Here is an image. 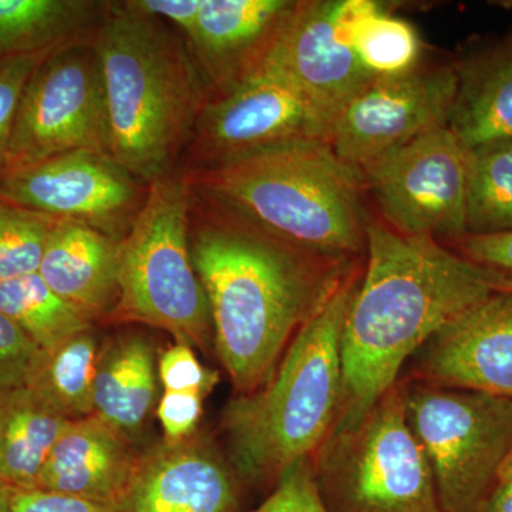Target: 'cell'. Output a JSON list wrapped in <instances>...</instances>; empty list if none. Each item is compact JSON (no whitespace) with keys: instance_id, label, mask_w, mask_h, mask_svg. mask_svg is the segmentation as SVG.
I'll return each mask as SVG.
<instances>
[{"instance_id":"obj_13","label":"cell","mask_w":512,"mask_h":512,"mask_svg":"<svg viewBox=\"0 0 512 512\" xmlns=\"http://www.w3.org/2000/svg\"><path fill=\"white\" fill-rule=\"evenodd\" d=\"M141 184L110 154L79 150L0 175V197L123 241L146 202Z\"/></svg>"},{"instance_id":"obj_16","label":"cell","mask_w":512,"mask_h":512,"mask_svg":"<svg viewBox=\"0 0 512 512\" xmlns=\"http://www.w3.org/2000/svg\"><path fill=\"white\" fill-rule=\"evenodd\" d=\"M119 507L124 512H234L237 488L215 451L187 439L138 458Z\"/></svg>"},{"instance_id":"obj_26","label":"cell","mask_w":512,"mask_h":512,"mask_svg":"<svg viewBox=\"0 0 512 512\" xmlns=\"http://www.w3.org/2000/svg\"><path fill=\"white\" fill-rule=\"evenodd\" d=\"M512 232V140L468 151L467 235Z\"/></svg>"},{"instance_id":"obj_28","label":"cell","mask_w":512,"mask_h":512,"mask_svg":"<svg viewBox=\"0 0 512 512\" xmlns=\"http://www.w3.org/2000/svg\"><path fill=\"white\" fill-rule=\"evenodd\" d=\"M56 218L26 210L0 197V281L39 271Z\"/></svg>"},{"instance_id":"obj_3","label":"cell","mask_w":512,"mask_h":512,"mask_svg":"<svg viewBox=\"0 0 512 512\" xmlns=\"http://www.w3.org/2000/svg\"><path fill=\"white\" fill-rule=\"evenodd\" d=\"M109 120L110 156L141 184L173 173L212 89L190 47L160 19L107 3L93 33Z\"/></svg>"},{"instance_id":"obj_9","label":"cell","mask_w":512,"mask_h":512,"mask_svg":"<svg viewBox=\"0 0 512 512\" xmlns=\"http://www.w3.org/2000/svg\"><path fill=\"white\" fill-rule=\"evenodd\" d=\"M93 33L57 47L36 67L20 101L3 174L70 151L110 154L103 69Z\"/></svg>"},{"instance_id":"obj_30","label":"cell","mask_w":512,"mask_h":512,"mask_svg":"<svg viewBox=\"0 0 512 512\" xmlns=\"http://www.w3.org/2000/svg\"><path fill=\"white\" fill-rule=\"evenodd\" d=\"M42 355L43 350L0 312V399L28 386Z\"/></svg>"},{"instance_id":"obj_36","label":"cell","mask_w":512,"mask_h":512,"mask_svg":"<svg viewBox=\"0 0 512 512\" xmlns=\"http://www.w3.org/2000/svg\"><path fill=\"white\" fill-rule=\"evenodd\" d=\"M382 6L375 0H340L332 3L330 23L340 45L353 49L363 28L377 15Z\"/></svg>"},{"instance_id":"obj_5","label":"cell","mask_w":512,"mask_h":512,"mask_svg":"<svg viewBox=\"0 0 512 512\" xmlns=\"http://www.w3.org/2000/svg\"><path fill=\"white\" fill-rule=\"evenodd\" d=\"M212 200L299 251L356 261L366 251L365 178L325 141L271 148L200 171Z\"/></svg>"},{"instance_id":"obj_10","label":"cell","mask_w":512,"mask_h":512,"mask_svg":"<svg viewBox=\"0 0 512 512\" xmlns=\"http://www.w3.org/2000/svg\"><path fill=\"white\" fill-rule=\"evenodd\" d=\"M308 140L325 141L318 117L291 77L266 55L237 83L212 94L191 143L205 171Z\"/></svg>"},{"instance_id":"obj_38","label":"cell","mask_w":512,"mask_h":512,"mask_svg":"<svg viewBox=\"0 0 512 512\" xmlns=\"http://www.w3.org/2000/svg\"><path fill=\"white\" fill-rule=\"evenodd\" d=\"M481 512H512V484H495Z\"/></svg>"},{"instance_id":"obj_32","label":"cell","mask_w":512,"mask_h":512,"mask_svg":"<svg viewBox=\"0 0 512 512\" xmlns=\"http://www.w3.org/2000/svg\"><path fill=\"white\" fill-rule=\"evenodd\" d=\"M158 377L165 392H194L204 396L218 383L217 373L202 366L192 346L185 342L175 343L161 355Z\"/></svg>"},{"instance_id":"obj_22","label":"cell","mask_w":512,"mask_h":512,"mask_svg":"<svg viewBox=\"0 0 512 512\" xmlns=\"http://www.w3.org/2000/svg\"><path fill=\"white\" fill-rule=\"evenodd\" d=\"M72 420L30 387L0 399V478L13 490H36L53 448Z\"/></svg>"},{"instance_id":"obj_11","label":"cell","mask_w":512,"mask_h":512,"mask_svg":"<svg viewBox=\"0 0 512 512\" xmlns=\"http://www.w3.org/2000/svg\"><path fill=\"white\" fill-rule=\"evenodd\" d=\"M384 222L409 235H467L468 150L448 126L434 128L362 173Z\"/></svg>"},{"instance_id":"obj_20","label":"cell","mask_w":512,"mask_h":512,"mask_svg":"<svg viewBox=\"0 0 512 512\" xmlns=\"http://www.w3.org/2000/svg\"><path fill=\"white\" fill-rule=\"evenodd\" d=\"M448 128L468 151L512 140V36L457 66Z\"/></svg>"},{"instance_id":"obj_35","label":"cell","mask_w":512,"mask_h":512,"mask_svg":"<svg viewBox=\"0 0 512 512\" xmlns=\"http://www.w3.org/2000/svg\"><path fill=\"white\" fill-rule=\"evenodd\" d=\"M10 512H124L119 505L96 503L45 490H12Z\"/></svg>"},{"instance_id":"obj_14","label":"cell","mask_w":512,"mask_h":512,"mask_svg":"<svg viewBox=\"0 0 512 512\" xmlns=\"http://www.w3.org/2000/svg\"><path fill=\"white\" fill-rule=\"evenodd\" d=\"M420 372L436 386L512 399V295L497 292L423 348Z\"/></svg>"},{"instance_id":"obj_2","label":"cell","mask_w":512,"mask_h":512,"mask_svg":"<svg viewBox=\"0 0 512 512\" xmlns=\"http://www.w3.org/2000/svg\"><path fill=\"white\" fill-rule=\"evenodd\" d=\"M217 207L190 234L192 262L222 365L248 394L271 379L296 333L357 265L299 251Z\"/></svg>"},{"instance_id":"obj_23","label":"cell","mask_w":512,"mask_h":512,"mask_svg":"<svg viewBox=\"0 0 512 512\" xmlns=\"http://www.w3.org/2000/svg\"><path fill=\"white\" fill-rule=\"evenodd\" d=\"M106 8L89 0H0V60L92 35Z\"/></svg>"},{"instance_id":"obj_17","label":"cell","mask_w":512,"mask_h":512,"mask_svg":"<svg viewBox=\"0 0 512 512\" xmlns=\"http://www.w3.org/2000/svg\"><path fill=\"white\" fill-rule=\"evenodd\" d=\"M296 5L292 0H202L188 47L212 94L224 92L265 59Z\"/></svg>"},{"instance_id":"obj_34","label":"cell","mask_w":512,"mask_h":512,"mask_svg":"<svg viewBox=\"0 0 512 512\" xmlns=\"http://www.w3.org/2000/svg\"><path fill=\"white\" fill-rule=\"evenodd\" d=\"M204 397L194 392H164L157 414L167 443L190 439L201 419Z\"/></svg>"},{"instance_id":"obj_41","label":"cell","mask_w":512,"mask_h":512,"mask_svg":"<svg viewBox=\"0 0 512 512\" xmlns=\"http://www.w3.org/2000/svg\"><path fill=\"white\" fill-rule=\"evenodd\" d=\"M493 5L501 6V8L512 10V0H501V2H494Z\"/></svg>"},{"instance_id":"obj_19","label":"cell","mask_w":512,"mask_h":512,"mask_svg":"<svg viewBox=\"0 0 512 512\" xmlns=\"http://www.w3.org/2000/svg\"><path fill=\"white\" fill-rule=\"evenodd\" d=\"M120 242L79 222L56 220L37 272L87 319L109 315L119 302Z\"/></svg>"},{"instance_id":"obj_15","label":"cell","mask_w":512,"mask_h":512,"mask_svg":"<svg viewBox=\"0 0 512 512\" xmlns=\"http://www.w3.org/2000/svg\"><path fill=\"white\" fill-rule=\"evenodd\" d=\"M333 2H298L268 55L299 87L328 140L333 121L346 103L373 79L355 50L333 35Z\"/></svg>"},{"instance_id":"obj_29","label":"cell","mask_w":512,"mask_h":512,"mask_svg":"<svg viewBox=\"0 0 512 512\" xmlns=\"http://www.w3.org/2000/svg\"><path fill=\"white\" fill-rule=\"evenodd\" d=\"M53 50L55 49L0 60V175L5 171L10 136H12L26 84L36 67Z\"/></svg>"},{"instance_id":"obj_6","label":"cell","mask_w":512,"mask_h":512,"mask_svg":"<svg viewBox=\"0 0 512 512\" xmlns=\"http://www.w3.org/2000/svg\"><path fill=\"white\" fill-rule=\"evenodd\" d=\"M192 187L171 173L148 185L146 202L120 242L119 302L111 315L208 345L210 302L191 255Z\"/></svg>"},{"instance_id":"obj_1","label":"cell","mask_w":512,"mask_h":512,"mask_svg":"<svg viewBox=\"0 0 512 512\" xmlns=\"http://www.w3.org/2000/svg\"><path fill=\"white\" fill-rule=\"evenodd\" d=\"M366 265L342 333V397L333 429L356 424L441 329L497 293L493 279L444 247L369 218ZM332 429V430H333Z\"/></svg>"},{"instance_id":"obj_27","label":"cell","mask_w":512,"mask_h":512,"mask_svg":"<svg viewBox=\"0 0 512 512\" xmlns=\"http://www.w3.org/2000/svg\"><path fill=\"white\" fill-rule=\"evenodd\" d=\"M353 50L373 77H394L419 67L421 42L409 22L382 12L363 28Z\"/></svg>"},{"instance_id":"obj_25","label":"cell","mask_w":512,"mask_h":512,"mask_svg":"<svg viewBox=\"0 0 512 512\" xmlns=\"http://www.w3.org/2000/svg\"><path fill=\"white\" fill-rule=\"evenodd\" d=\"M0 312L43 352L92 326V320L63 301L39 272L0 281Z\"/></svg>"},{"instance_id":"obj_21","label":"cell","mask_w":512,"mask_h":512,"mask_svg":"<svg viewBox=\"0 0 512 512\" xmlns=\"http://www.w3.org/2000/svg\"><path fill=\"white\" fill-rule=\"evenodd\" d=\"M156 400V369L150 342L120 336L100 350L93 416L124 437L137 433Z\"/></svg>"},{"instance_id":"obj_24","label":"cell","mask_w":512,"mask_h":512,"mask_svg":"<svg viewBox=\"0 0 512 512\" xmlns=\"http://www.w3.org/2000/svg\"><path fill=\"white\" fill-rule=\"evenodd\" d=\"M99 353L90 330L77 333L43 352L28 387L67 419L92 416Z\"/></svg>"},{"instance_id":"obj_8","label":"cell","mask_w":512,"mask_h":512,"mask_svg":"<svg viewBox=\"0 0 512 512\" xmlns=\"http://www.w3.org/2000/svg\"><path fill=\"white\" fill-rule=\"evenodd\" d=\"M406 404L444 512H481L512 448V399L424 384Z\"/></svg>"},{"instance_id":"obj_40","label":"cell","mask_w":512,"mask_h":512,"mask_svg":"<svg viewBox=\"0 0 512 512\" xmlns=\"http://www.w3.org/2000/svg\"><path fill=\"white\" fill-rule=\"evenodd\" d=\"M13 488L0 487V512H10V495Z\"/></svg>"},{"instance_id":"obj_18","label":"cell","mask_w":512,"mask_h":512,"mask_svg":"<svg viewBox=\"0 0 512 512\" xmlns=\"http://www.w3.org/2000/svg\"><path fill=\"white\" fill-rule=\"evenodd\" d=\"M137 460L126 437L92 414L69 424L36 490L119 505Z\"/></svg>"},{"instance_id":"obj_4","label":"cell","mask_w":512,"mask_h":512,"mask_svg":"<svg viewBox=\"0 0 512 512\" xmlns=\"http://www.w3.org/2000/svg\"><path fill=\"white\" fill-rule=\"evenodd\" d=\"M360 276L356 266L343 279L296 333L264 386L229 402L224 429L245 480L278 481L328 439L342 397L343 325Z\"/></svg>"},{"instance_id":"obj_12","label":"cell","mask_w":512,"mask_h":512,"mask_svg":"<svg viewBox=\"0 0 512 512\" xmlns=\"http://www.w3.org/2000/svg\"><path fill=\"white\" fill-rule=\"evenodd\" d=\"M457 87L454 64L373 77L340 110L326 144L340 160L363 173L397 148L448 126Z\"/></svg>"},{"instance_id":"obj_7","label":"cell","mask_w":512,"mask_h":512,"mask_svg":"<svg viewBox=\"0 0 512 512\" xmlns=\"http://www.w3.org/2000/svg\"><path fill=\"white\" fill-rule=\"evenodd\" d=\"M312 463L330 512H444L402 383L362 420L330 431Z\"/></svg>"},{"instance_id":"obj_42","label":"cell","mask_w":512,"mask_h":512,"mask_svg":"<svg viewBox=\"0 0 512 512\" xmlns=\"http://www.w3.org/2000/svg\"><path fill=\"white\" fill-rule=\"evenodd\" d=\"M0 487H9V485L6 484L5 481L2 480V478H0Z\"/></svg>"},{"instance_id":"obj_31","label":"cell","mask_w":512,"mask_h":512,"mask_svg":"<svg viewBox=\"0 0 512 512\" xmlns=\"http://www.w3.org/2000/svg\"><path fill=\"white\" fill-rule=\"evenodd\" d=\"M251 512H330L320 494L312 458L288 468L276 481L274 493Z\"/></svg>"},{"instance_id":"obj_39","label":"cell","mask_w":512,"mask_h":512,"mask_svg":"<svg viewBox=\"0 0 512 512\" xmlns=\"http://www.w3.org/2000/svg\"><path fill=\"white\" fill-rule=\"evenodd\" d=\"M497 483L512 484V448L508 456L505 457L504 463L501 464L500 470H498Z\"/></svg>"},{"instance_id":"obj_37","label":"cell","mask_w":512,"mask_h":512,"mask_svg":"<svg viewBox=\"0 0 512 512\" xmlns=\"http://www.w3.org/2000/svg\"><path fill=\"white\" fill-rule=\"evenodd\" d=\"M127 3L144 15L173 22L178 29L183 30L188 40L197 28L202 6V0H128Z\"/></svg>"},{"instance_id":"obj_33","label":"cell","mask_w":512,"mask_h":512,"mask_svg":"<svg viewBox=\"0 0 512 512\" xmlns=\"http://www.w3.org/2000/svg\"><path fill=\"white\" fill-rule=\"evenodd\" d=\"M453 242L458 254L490 275L498 292L512 295V232L464 235Z\"/></svg>"}]
</instances>
